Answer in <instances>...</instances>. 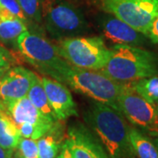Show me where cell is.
<instances>
[{"instance_id": "obj_1", "label": "cell", "mask_w": 158, "mask_h": 158, "mask_svg": "<svg viewBox=\"0 0 158 158\" xmlns=\"http://www.w3.org/2000/svg\"><path fill=\"white\" fill-rule=\"evenodd\" d=\"M85 119L109 157L135 158L130 143L129 126L119 111L95 101L85 113Z\"/></svg>"}, {"instance_id": "obj_2", "label": "cell", "mask_w": 158, "mask_h": 158, "mask_svg": "<svg viewBox=\"0 0 158 158\" xmlns=\"http://www.w3.org/2000/svg\"><path fill=\"white\" fill-rule=\"evenodd\" d=\"M71 90L118 111V98L125 83L114 81L100 70L78 68L64 61L48 76Z\"/></svg>"}, {"instance_id": "obj_3", "label": "cell", "mask_w": 158, "mask_h": 158, "mask_svg": "<svg viewBox=\"0 0 158 158\" xmlns=\"http://www.w3.org/2000/svg\"><path fill=\"white\" fill-rule=\"evenodd\" d=\"M111 50V57L100 71L114 81L129 83L158 73L157 58L149 51L124 44L113 45Z\"/></svg>"}, {"instance_id": "obj_4", "label": "cell", "mask_w": 158, "mask_h": 158, "mask_svg": "<svg viewBox=\"0 0 158 158\" xmlns=\"http://www.w3.org/2000/svg\"><path fill=\"white\" fill-rule=\"evenodd\" d=\"M41 16L46 30L54 39L78 37L88 31L82 11L63 0H42Z\"/></svg>"}, {"instance_id": "obj_5", "label": "cell", "mask_w": 158, "mask_h": 158, "mask_svg": "<svg viewBox=\"0 0 158 158\" xmlns=\"http://www.w3.org/2000/svg\"><path fill=\"white\" fill-rule=\"evenodd\" d=\"M60 56L78 68L101 70L112 55L103 37H73L62 40L57 46Z\"/></svg>"}, {"instance_id": "obj_6", "label": "cell", "mask_w": 158, "mask_h": 158, "mask_svg": "<svg viewBox=\"0 0 158 158\" xmlns=\"http://www.w3.org/2000/svg\"><path fill=\"white\" fill-rule=\"evenodd\" d=\"M118 111L134 127L148 136L158 137L156 105L137 94L129 83H125L118 98Z\"/></svg>"}, {"instance_id": "obj_7", "label": "cell", "mask_w": 158, "mask_h": 158, "mask_svg": "<svg viewBox=\"0 0 158 158\" xmlns=\"http://www.w3.org/2000/svg\"><path fill=\"white\" fill-rule=\"evenodd\" d=\"M102 10L113 14L145 36L158 17V0H98Z\"/></svg>"}, {"instance_id": "obj_8", "label": "cell", "mask_w": 158, "mask_h": 158, "mask_svg": "<svg viewBox=\"0 0 158 158\" xmlns=\"http://www.w3.org/2000/svg\"><path fill=\"white\" fill-rule=\"evenodd\" d=\"M15 43L24 59L46 76H49L64 61L57 46L28 30L20 34Z\"/></svg>"}, {"instance_id": "obj_9", "label": "cell", "mask_w": 158, "mask_h": 158, "mask_svg": "<svg viewBox=\"0 0 158 158\" xmlns=\"http://www.w3.org/2000/svg\"><path fill=\"white\" fill-rule=\"evenodd\" d=\"M64 143L74 158H110L98 137L83 124L69 127Z\"/></svg>"}, {"instance_id": "obj_10", "label": "cell", "mask_w": 158, "mask_h": 158, "mask_svg": "<svg viewBox=\"0 0 158 158\" xmlns=\"http://www.w3.org/2000/svg\"><path fill=\"white\" fill-rule=\"evenodd\" d=\"M39 76L27 69L17 66L0 77V104L27 96L30 88Z\"/></svg>"}, {"instance_id": "obj_11", "label": "cell", "mask_w": 158, "mask_h": 158, "mask_svg": "<svg viewBox=\"0 0 158 158\" xmlns=\"http://www.w3.org/2000/svg\"><path fill=\"white\" fill-rule=\"evenodd\" d=\"M51 108L58 120L77 115V104L66 85L48 76L40 77Z\"/></svg>"}, {"instance_id": "obj_12", "label": "cell", "mask_w": 158, "mask_h": 158, "mask_svg": "<svg viewBox=\"0 0 158 158\" xmlns=\"http://www.w3.org/2000/svg\"><path fill=\"white\" fill-rule=\"evenodd\" d=\"M98 23L103 36L113 45L124 44L139 47L145 41L144 34L136 31L113 14L106 12L105 15H101Z\"/></svg>"}, {"instance_id": "obj_13", "label": "cell", "mask_w": 158, "mask_h": 158, "mask_svg": "<svg viewBox=\"0 0 158 158\" xmlns=\"http://www.w3.org/2000/svg\"><path fill=\"white\" fill-rule=\"evenodd\" d=\"M0 108L16 126L24 123H56L46 117L32 104L27 97L0 104Z\"/></svg>"}, {"instance_id": "obj_14", "label": "cell", "mask_w": 158, "mask_h": 158, "mask_svg": "<svg viewBox=\"0 0 158 158\" xmlns=\"http://www.w3.org/2000/svg\"><path fill=\"white\" fill-rule=\"evenodd\" d=\"M130 143L138 158H158V148L149 136L134 127L128 128Z\"/></svg>"}, {"instance_id": "obj_15", "label": "cell", "mask_w": 158, "mask_h": 158, "mask_svg": "<svg viewBox=\"0 0 158 158\" xmlns=\"http://www.w3.org/2000/svg\"><path fill=\"white\" fill-rule=\"evenodd\" d=\"M27 97L28 98L29 100L32 102V104L43 115H45L46 117H48L52 121L56 122L58 120L54 113L53 109L51 108L48 98L47 97L44 87L42 85L40 77H38L34 81Z\"/></svg>"}, {"instance_id": "obj_16", "label": "cell", "mask_w": 158, "mask_h": 158, "mask_svg": "<svg viewBox=\"0 0 158 158\" xmlns=\"http://www.w3.org/2000/svg\"><path fill=\"white\" fill-rule=\"evenodd\" d=\"M20 138L17 126L0 108V145L15 150Z\"/></svg>"}, {"instance_id": "obj_17", "label": "cell", "mask_w": 158, "mask_h": 158, "mask_svg": "<svg viewBox=\"0 0 158 158\" xmlns=\"http://www.w3.org/2000/svg\"><path fill=\"white\" fill-rule=\"evenodd\" d=\"M129 84L132 89L146 100L153 104L158 102V76L139 79Z\"/></svg>"}, {"instance_id": "obj_18", "label": "cell", "mask_w": 158, "mask_h": 158, "mask_svg": "<svg viewBox=\"0 0 158 158\" xmlns=\"http://www.w3.org/2000/svg\"><path fill=\"white\" fill-rule=\"evenodd\" d=\"M27 30V24L19 19L0 18V40L4 42L16 41L18 37Z\"/></svg>"}, {"instance_id": "obj_19", "label": "cell", "mask_w": 158, "mask_h": 158, "mask_svg": "<svg viewBox=\"0 0 158 158\" xmlns=\"http://www.w3.org/2000/svg\"><path fill=\"white\" fill-rule=\"evenodd\" d=\"M56 127L49 133L37 140L40 158H56L61 142L55 134Z\"/></svg>"}, {"instance_id": "obj_20", "label": "cell", "mask_w": 158, "mask_h": 158, "mask_svg": "<svg viewBox=\"0 0 158 158\" xmlns=\"http://www.w3.org/2000/svg\"><path fill=\"white\" fill-rule=\"evenodd\" d=\"M56 123H24L18 126L17 127L20 137L38 140L54 129Z\"/></svg>"}, {"instance_id": "obj_21", "label": "cell", "mask_w": 158, "mask_h": 158, "mask_svg": "<svg viewBox=\"0 0 158 158\" xmlns=\"http://www.w3.org/2000/svg\"><path fill=\"white\" fill-rule=\"evenodd\" d=\"M0 18L19 19L28 24L29 19L17 0H0Z\"/></svg>"}, {"instance_id": "obj_22", "label": "cell", "mask_w": 158, "mask_h": 158, "mask_svg": "<svg viewBox=\"0 0 158 158\" xmlns=\"http://www.w3.org/2000/svg\"><path fill=\"white\" fill-rule=\"evenodd\" d=\"M29 21L40 24L42 22L41 6L42 0H17Z\"/></svg>"}, {"instance_id": "obj_23", "label": "cell", "mask_w": 158, "mask_h": 158, "mask_svg": "<svg viewBox=\"0 0 158 158\" xmlns=\"http://www.w3.org/2000/svg\"><path fill=\"white\" fill-rule=\"evenodd\" d=\"M15 149L19 158H40L37 140L21 137Z\"/></svg>"}, {"instance_id": "obj_24", "label": "cell", "mask_w": 158, "mask_h": 158, "mask_svg": "<svg viewBox=\"0 0 158 158\" xmlns=\"http://www.w3.org/2000/svg\"><path fill=\"white\" fill-rule=\"evenodd\" d=\"M14 63V58L11 53L4 47L0 46V77L6 73L7 70L12 68Z\"/></svg>"}, {"instance_id": "obj_25", "label": "cell", "mask_w": 158, "mask_h": 158, "mask_svg": "<svg viewBox=\"0 0 158 158\" xmlns=\"http://www.w3.org/2000/svg\"><path fill=\"white\" fill-rule=\"evenodd\" d=\"M147 37L151 40L154 43L158 45V17L153 21Z\"/></svg>"}, {"instance_id": "obj_26", "label": "cell", "mask_w": 158, "mask_h": 158, "mask_svg": "<svg viewBox=\"0 0 158 158\" xmlns=\"http://www.w3.org/2000/svg\"><path fill=\"white\" fill-rule=\"evenodd\" d=\"M56 158H74V156L69 151L67 145L65 143H63L62 148H61V152L57 156Z\"/></svg>"}, {"instance_id": "obj_27", "label": "cell", "mask_w": 158, "mask_h": 158, "mask_svg": "<svg viewBox=\"0 0 158 158\" xmlns=\"http://www.w3.org/2000/svg\"><path fill=\"white\" fill-rule=\"evenodd\" d=\"M13 153H14L13 149L6 148L0 145V158H12Z\"/></svg>"}, {"instance_id": "obj_28", "label": "cell", "mask_w": 158, "mask_h": 158, "mask_svg": "<svg viewBox=\"0 0 158 158\" xmlns=\"http://www.w3.org/2000/svg\"><path fill=\"white\" fill-rule=\"evenodd\" d=\"M153 141H154L155 144H156V146L158 148V137H155V138L153 139Z\"/></svg>"}, {"instance_id": "obj_29", "label": "cell", "mask_w": 158, "mask_h": 158, "mask_svg": "<svg viewBox=\"0 0 158 158\" xmlns=\"http://www.w3.org/2000/svg\"><path fill=\"white\" fill-rule=\"evenodd\" d=\"M156 108H157V112H158V102L156 104Z\"/></svg>"}]
</instances>
